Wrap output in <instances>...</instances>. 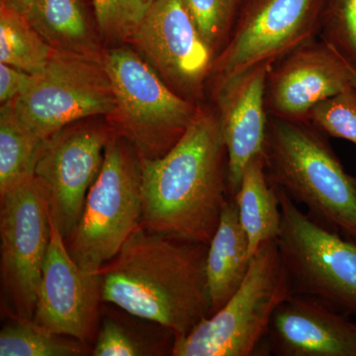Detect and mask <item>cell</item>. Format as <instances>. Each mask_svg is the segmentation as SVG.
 <instances>
[{"label": "cell", "instance_id": "cell-1", "mask_svg": "<svg viewBox=\"0 0 356 356\" xmlns=\"http://www.w3.org/2000/svg\"><path fill=\"white\" fill-rule=\"evenodd\" d=\"M207 254V245L140 226L98 273L102 302L181 339L211 315Z\"/></svg>", "mask_w": 356, "mask_h": 356}, {"label": "cell", "instance_id": "cell-2", "mask_svg": "<svg viewBox=\"0 0 356 356\" xmlns=\"http://www.w3.org/2000/svg\"><path fill=\"white\" fill-rule=\"evenodd\" d=\"M140 161L143 228L209 245L231 197L219 115L198 111L168 153Z\"/></svg>", "mask_w": 356, "mask_h": 356}, {"label": "cell", "instance_id": "cell-3", "mask_svg": "<svg viewBox=\"0 0 356 356\" xmlns=\"http://www.w3.org/2000/svg\"><path fill=\"white\" fill-rule=\"evenodd\" d=\"M267 178L325 228L356 241V177L344 170L322 132L271 116L264 147Z\"/></svg>", "mask_w": 356, "mask_h": 356}, {"label": "cell", "instance_id": "cell-4", "mask_svg": "<svg viewBox=\"0 0 356 356\" xmlns=\"http://www.w3.org/2000/svg\"><path fill=\"white\" fill-rule=\"evenodd\" d=\"M292 295L277 238L264 243L235 294L187 336L175 341L172 355H261L274 312Z\"/></svg>", "mask_w": 356, "mask_h": 356}, {"label": "cell", "instance_id": "cell-5", "mask_svg": "<svg viewBox=\"0 0 356 356\" xmlns=\"http://www.w3.org/2000/svg\"><path fill=\"white\" fill-rule=\"evenodd\" d=\"M142 214L139 156L127 140L112 134L79 224L65 240L67 252L84 271L99 273L142 226Z\"/></svg>", "mask_w": 356, "mask_h": 356}, {"label": "cell", "instance_id": "cell-6", "mask_svg": "<svg viewBox=\"0 0 356 356\" xmlns=\"http://www.w3.org/2000/svg\"><path fill=\"white\" fill-rule=\"evenodd\" d=\"M11 104L36 146L74 122L113 114L116 108L103 58L57 50Z\"/></svg>", "mask_w": 356, "mask_h": 356}, {"label": "cell", "instance_id": "cell-7", "mask_svg": "<svg viewBox=\"0 0 356 356\" xmlns=\"http://www.w3.org/2000/svg\"><path fill=\"white\" fill-rule=\"evenodd\" d=\"M103 63L116 100L113 118L118 135L140 159L161 158L182 137L197 110L130 49L108 51Z\"/></svg>", "mask_w": 356, "mask_h": 356}, {"label": "cell", "instance_id": "cell-8", "mask_svg": "<svg viewBox=\"0 0 356 356\" xmlns=\"http://www.w3.org/2000/svg\"><path fill=\"white\" fill-rule=\"evenodd\" d=\"M273 188L282 215L277 242L293 294L356 315V241L318 224L286 192Z\"/></svg>", "mask_w": 356, "mask_h": 356}, {"label": "cell", "instance_id": "cell-9", "mask_svg": "<svg viewBox=\"0 0 356 356\" xmlns=\"http://www.w3.org/2000/svg\"><path fill=\"white\" fill-rule=\"evenodd\" d=\"M50 238L48 204L34 177L0 193V275L15 318L34 317Z\"/></svg>", "mask_w": 356, "mask_h": 356}, {"label": "cell", "instance_id": "cell-10", "mask_svg": "<svg viewBox=\"0 0 356 356\" xmlns=\"http://www.w3.org/2000/svg\"><path fill=\"white\" fill-rule=\"evenodd\" d=\"M111 135L102 128H65L39 145L33 177L65 240L79 224Z\"/></svg>", "mask_w": 356, "mask_h": 356}, {"label": "cell", "instance_id": "cell-11", "mask_svg": "<svg viewBox=\"0 0 356 356\" xmlns=\"http://www.w3.org/2000/svg\"><path fill=\"white\" fill-rule=\"evenodd\" d=\"M320 0H252L216 65L217 88L312 41Z\"/></svg>", "mask_w": 356, "mask_h": 356}, {"label": "cell", "instance_id": "cell-12", "mask_svg": "<svg viewBox=\"0 0 356 356\" xmlns=\"http://www.w3.org/2000/svg\"><path fill=\"white\" fill-rule=\"evenodd\" d=\"M50 222V243L33 321L55 334L88 344L99 325L103 303L99 273L77 266L51 218Z\"/></svg>", "mask_w": 356, "mask_h": 356}, {"label": "cell", "instance_id": "cell-13", "mask_svg": "<svg viewBox=\"0 0 356 356\" xmlns=\"http://www.w3.org/2000/svg\"><path fill=\"white\" fill-rule=\"evenodd\" d=\"M132 40L149 64L182 92L198 91L212 69L213 48L184 0H154Z\"/></svg>", "mask_w": 356, "mask_h": 356}, {"label": "cell", "instance_id": "cell-14", "mask_svg": "<svg viewBox=\"0 0 356 356\" xmlns=\"http://www.w3.org/2000/svg\"><path fill=\"white\" fill-rule=\"evenodd\" d=\"M353 86L350 63L329 42L308 43L271 69L266 83V108L271 116L308 119L318 103Z\"/></svg>", "mask_w": 356, "mask_h": 356}, {"label": "cell", "instance_id": "cell-15", "mask_svg": "<svg viewBox=\"0 0 356 356\" xmlns=\"http://www.w3.org/2000/svg\"><path fill=\"white\" fill-rule=\"evenodd\" d=\"M261 353L277 356H356L355 324L317 299L293 294L274 312Z\"/></svg>", "mask_w": 356, "mask_h": 356}, {"label": "cell", "instance_id": "cell-16", "mask_svg": "<svg viewBox=\"0 0 356 356\" xmlns=\"http://www.w3.org/2000/svg\"><path fill=\"white\" fill-rule=\"evenodd\" d=\"M274 64H262L216 89L219 118L228 156L231 197L248 163L264 154L267 126L266 83Z\"/></svg>", "mask_w": 356, "mask_h": 356}, {"label": "cell", "instance_id": "cell-17", "mask_svg": "<svg viewBox=\"0 0 356 356\" xmlns=\"http://www.w3.org/2000/svg\"><path fill=\"white\" fill-rule=\"evenodd\" d=\"M252 257L247 236L238 219V206L229 197L222 210L221 220L208 245V288L211 315L216 313L242 285L247 275Z\"/></svg>", "mask_w": 356, "mask_h": 356}, {"label": "cell", "instance_id": "cell-18", "mask_svg": "<svg viewBox=\"0 0 356 356\" xmlns=\"http://www.w3.org/2000/svg\"><path fill=\"white\" fill-rule=\"evenodd\" d=\"M234 199L252 259L264 243L278 238L282 222L280 199L267 178L264 154L255 156L245 168Z\"/></svg>", "mask_w": 356, "mask_h": 356}, {"label": "cell", "instance_id": "cell-19", "mask_svg": "<svg viewBox=\"0 0 356 356\" xmlns=\"http://www.w3.org/2000/svg\"><path fill=\"white\" fill-rule=\"evenodd\" d=\"M25 17L53 50L99 57L79 0H36Z\"/></svg>", "mask_w": 356, "mask_h": 356}, {"label": "cell", "instance_id": "cell-20", "mask_svg": "<svg viewBox=\"0 0 356 356\" xmlns=\"http://www.w3.org/2000/svg\"><path fill=\"white\" fill-rule=\"evenodd\" d=\"M53 48L23 14L0 6V63L33 74L48 63Z\"/></svg>", "mask_w": 356, "mask_h": 356}, {"label": "cell", "instance_id": "cell-21", "mask_svg": "<svg viewBox=\"0 0 356 356\" xmlns=\"http://www.w3.org/2000/svg\"><path fill=\"white\" fill-rule=\"evenodd\" d=\"M88 344L55 334L33 320L16 318L0 332L1 356H81Z\"/></svg>", "mask_w": 356, "mask_h": 356}, {"label": "cell", "instance_id": "cell-22", "mask_svg": "<svg viewBox=\"0 0 356 356\" xmlns=\"http://www.w3.org/2000/svg\"><path fill=\"white\" fill-rule=\"evenodd\" d=\"M36 146L16 121L11 102L0 110V193L33 177Z\"/></svg>", "mask_w": 356, "mask_h": 356}, {"label": "cell", "instance_id": "cell-23", "mask_svg": "<svg viewBox=\"0 0 356 356\" xmlns=\"http://www.w3.org/2000/svg\"><path fill=\"white\" fill-rule=\"evenodd\" d=\"M172 344L154 343L115 317L104 316L95 337L92 355L144 356L172 355Z\"/></svg>", "mask_w": 356, "mask_h": 356}, {"label": "cell", "instance_id": "cell-24", "mask_svg": "<svg viewBox=\"0 0 356 356\" xmlns=\"http://www.w3.org/2000/svg\"><path fill=\"white\" fill-rule=\"evenodd\" d=\"M314 127L337 139L356 145V88L332 96L318 103L308 116Z\"/></svg>", "mask_w": 356, "mask_h": 356}, {"label": "cell", "instance_id": "cell-25", "mask_svg": "<svg viewBox=\"0 0 356 356\" xmlns=\"http://www.w3.org/2000/svg\"><path fill=\"white\" fill-rule=\"evenodd\" d=\"M93 6L103 36L121 41L132 39L149 6L145 0H93Z\"/></svg>", "mask_w": 356, "mask_h": 356}, {"label": "cell", "instance_id": "cell-26", "mask_svg": "<svg viewBox=\"0 0 356 356\" xmlns=\"http://www.w3.org/2000/svg\"><path fill=\"white\" fill-rule=\"evenodd\" d=\"M325 29V41L356 70V0H329Z\"/></svg>", "mask_w": 356, "mask_h": 356}, {"label": "cell", "instance_id": "cell-27", "mask_svg": "<svg viewBox=\"0 0 356 356\" xmlns=\"http://www.w3.org/2000/svg\"><path fill=\"white\" fill-rule=\"evenodd\" d=\"M236 0H184L204 40L214 47L224 36Z\"/></svg>", "mask_w": 356, "mask_h": 356}, {"label": "cell", "instance_id": "cell-28", "mask_svg": "<svg viewBox=\"0 0 356 356\" xmlns=\"http://www.w3.org/2000/svg\"><path fill=\"white\" fill-rule=\"evenodd\" d=\"M31 74L11 65L0 63V102H13L24 90Z\"/></svg>", "mask_w": 356, "mask_h": 356}, {"label": "cell", "instance_id": "cell-29", "mask_svg": "<svg viewBox=\"0 0 356 356\" xmlns=\"http://www.w3.org/2000/svg\"><path fill=\"white\" fill-rule=\"evenodd\" d=\"M35 1L36 0H1V3L6 4V6L25 16Z\"/></svg>", "mask_w": 356, "mask_h": 356}, {"label": "cell", "instance_id": "cell-30", "mask_svg": "<svg viewBox=\"0 0 356 356\" xmlns=\"http://www.w3.org/2000/svg\"><path fill=\"white\" fill-rule=\"evenodd\" d=\"M350 79L351 83L356 88V70L353 69V65L350 64Z\"/></svg>", "mask_w": 356, "mask_h": 356}, {"label": "cell", "instance_id": "cell-31", "mask_svg": "<svg viewBox=\"0 0 356 356\" xmlns=\"http://www.w3.org/2000/svg\"><path fill=\"white\" fill-rule=\"evenodd\" d=\"M145 1L147 2V4H151V3H153V2L154 1V0H145Z\"/></svg>", "mask_w": 356, "mask_h": 356}, {"label": "cell", "instance_id": "cell-32", "mask_svg": "<svg viewBox=\"0 0 356 356\" xmlns=\"http://www.w3.org/2000/svg\"><path fill=\"white\" fill-rule=\"evenodd\" d=\"M355 332H356V324H355Z\"/></svg>", "mask_w": 356, "mask_h": 356}]
</instances>
